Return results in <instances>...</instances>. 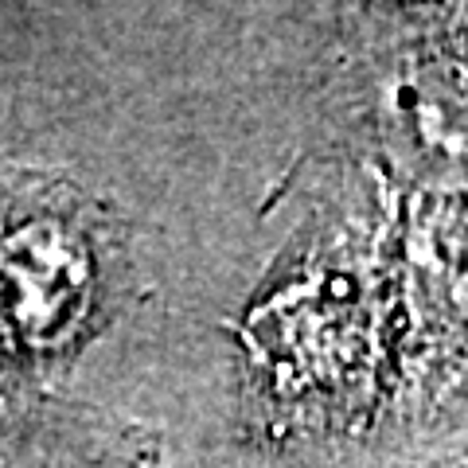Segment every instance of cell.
I'll return each mask as SVG.
<instances>
[{
	"label": "cell",
	"mask_w": 468,
	"mask_h": 468,
	"mask_svg": "<svg viewBox=\"0 0 468 468\" xmlns=\"http://www.w3.org/2000/svg\"><path fill=\"white\" fill-rule=\"evenodd\" d=\"M113 230L86 199L20 187L0 199V375L75 356L106 316Z\"/></svg>",
	"instance_id": "1"
}]
</instances>
